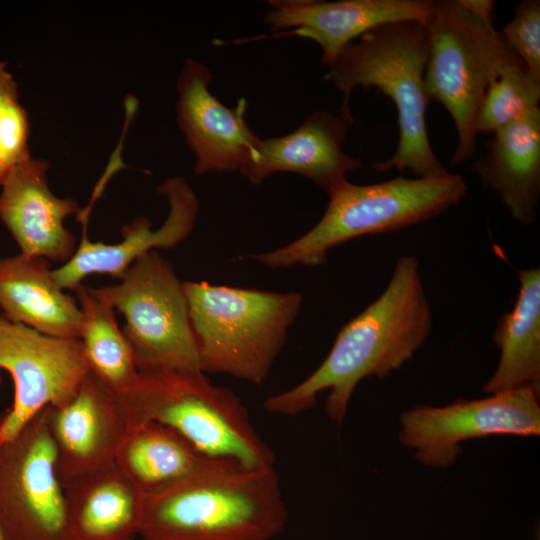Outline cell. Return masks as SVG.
Instances as JSON below:
<instances>
[{"instance_id":"1","label":"cell","mask_w":540,"mask_h":540,"mask_svg":"<svg viewBox=\"0 0 540 540\" xmlns=\"http://www.w3.org/2000/svg\"><path fill=\"white\" fill-rule=\"evenodd\" d=\"M432 331V313L419 261L400 257L382 293L339 331L328 355L303 381L268 397L264 408L297 415L313 407L327 390L328 416L341 423L360 381L383 378L399 369L424 345Z\"/></svg>"},{"instance_id":"2","label":"cell","mask_w":540,"mask_h":540,"mask_svg":"<svg viewBox=\"0 0 540 540\" xmlns=\"http://www.w3.org/2000/svg\"><path fill=\"white\" fill-rule=\"evenodd\" d=\"M429 55L425 22L402 20L374 28L345 46L329 62L325 78L343 94L340 117L349 125L352 91L374 87L387 96L397 110L399 128L395 152L375 162L379 172L409 170L418 178L446 174L429 141L426 109L429 103L424 75Z\"/></svg>"},{"instance_id":"3","label":"cell","mask_w":540,"mask_h":540,"mask_svg":"<svg viewBox=\"0 0 540 540\" xmlns=\"http://www.w3.org/2000/svg\"><path fill=\"white\" fill-rule=\"evenodd\" d=\"M288 512L273 466L231 465L145 494L144 540H270Z\"/></svg>"},{"instance_id":"4","label":"cell","mask_w":540,"mask_h":540,"mask_svg":"<svg viewBox=\"0 0 540 540\" xmlns=\"http://www.w3.org/2000/svg\"><path fill=\"white\" fill-rule=\"evenodd\" d=\"M183 288L201 371L263 383L300 313L302 295L205 281H185Z\"/></svg>"},{"instance_id":"5","label":"cell","mask_w":540,"mask_h":540,"mask_svg":"<svg viewBox=\"0 0 540 540\" xmlns=\"http://www.w3.org/2000/svg\"><path fill=\"white\" fill-rule=\"evenodd\" d=\"M117 400L126 430L155 421L210 457L246 468L274 465V454L241 399L231 389L213 385L202 371L139 373Z\"/></svg>"},{"instance_id":"6","label":"cell","mask_w":540,"mask_h":540,"mask_svg":"<svg viewBox=\"0 0 540 540\" xmlns=\"http://www.w3.org/2000/svg\"><path fill=\"white\" fill-rule=\"evenodd\" d=\"M467 191L464 178L449 172L433 178L396 177L369 185L348 181L328 195L323 216L309 231L276 250L249 258L272 269L322 265L334 247L437 217L460 204Z\"/></svg>"},{"instance_id":"7","label":"cell","mask_w":540,"mask_h":540,"mask_svg":"<svg viewBox=\"0 0 540 540\" xmlns=\"http://www.w3.org/2000/svg\"><path fill=\"white\" fill-rule=\"evenodd\" d=\"M425 23L429 34L425 92L454 122L457 145L449 167H456L476 151L475 121L489 84L520 59L492 24L473 16L457 0H434Z\"/></svg>"},{"instance_id":"8","label":"cell","mask_w":540,"mask_h":540,"mask_svg":"<svg viewBox=\"0 0 540 540\" xmlns=\"http://www.w3.org/2000/svg\"><path fill=\"white\" fill-rule=\"evenodd\" d=\"M91 290L123 315L139 373L201 371L183 282L155 250L137 259L118 284Z\"/></svg>"},{"instance_id":"9","label":"cell","mask_w":540,"mask_h":540,"mask_svg":"<svg viewBox=\"0 0 540 540\" xmlns=\"http://www.w3.org/2000/svg\"><path fill=\"white\" fill-rule=\"evenodd\" d=\"M48 408L0 444V521L11 540H73Z\"/></svg>"},{"instance_id":"10","label":"cell","mask_w":540,"mask_h":540,"mask_svg":"<svg viewBox=\"0 0 540 540\" xmlns=\"http://www.w3.org/2000/svg\"><path fill=\"white\" fill-rule=\"evenodd\" d=\"M539 433V388L524 385L483 399L409 409L400 416L399 440L422 464L448 467L469 439Z\"/></svg>"},{"instance_id":"11","label":"cell","mask_w":540,"mask_h":540,"mask_svg":"<svg viewBox=\"0 0 540 540\" xmlns=\"http://www.w3.org/2000/svg\"><path fill=\"white\" fill-rule=\"evenodd\" d=\"M0 368L14 384L13 403L0 416V444L11 440L45 408L69 400L89 372L79 339L48 336L3 315Z\"/></svg>"},{"instance_id":"12","label":"cell","mask_w":540,"mask_h":540,"mask_svg":"<svg viewBox=\"0 0 540 540\" xmlns=\"http://www.w3.org/2000/svg\"><path fill=\"white\" fill-rule=\"evenodd\" d=\"M211 73L193 59L185 60L177 81V122L196 161L194 172H240L248 166L260 138L250 129L241 99L222 104L209 90Z\"/></svg>"},{"instance_id":"13","label":"cell","mask_w":540,"mask_h":540,"mask_svg":"<svg viewBox=\"0 0 540 540\" xmlns=\"http://www.w3.org/2000/svg\"><path fill=\"white\" fill-rule=\"evenodd\" d=\"M47 426L63 485L114 462L126 434L117 395L90 370L69 400L48 408Z\"/></svg>"},{"instance_id":"14","label":"cell","mask_w":540,"mask_h":540,"mask_svg":"<svg viewBox=\"0 0 540 540\" xmlns=\"http://www.w3.org/2000/svg\"><path fill=\"white\" fill-rule=\"evenodd\" d=\"M49 163L25 155L0 183V220L20 253L65 263L76 251L77 240L64 220L79 215L72 198H59L48 186Z\"/></svg>"},{"instance_id":"15","label":"cell","mask_w":540,"mask_h":540,"mask_svg":"<svg viewBox=\"0 0 540 540\" xmlns=\"http://www.w3.org/2000/svg\"><path fill=\"white\" fill-rule=\"evenodd\" d=\"M157 190L168 198L170 206L161 227L153 230L148 218L139 217L122 227V240L115 244L93 242L84 230L73 256L53 269L58 286L75 290L91 274H107L120 280L140 257L155 249L173 248L187 238L198 213L195 192L183 177L167 179Z\"/></svg>"},{"instance_id":"16","label":"cell","mask_w":540,"mask_h":540,"mask_svg":"<svg viewBox=\"0 0 540 540\" xmlns=\"http://www.w3.org/2000/svg\"><path fill=\"white\" fill-rule=\"evenodd\" d=\"M434 0L270 1L264 21L277 36H298L317 43L327 65L348 44L368 31L402 20L425 22Z\"/></svg>"},{"instance_id":"17","label":"cell","mask_w":540,"mask_h":540,"mask_svg":"<svg viewBox=\"0 0 540 540\" xmlns=\"http://www.w3.org/2000/svg\"><path fill=\"white\" fill-rule=\"evenodd\" d=\"M348 126L340 116L315 111L296 130L260 139L241 174L252 184H260L274 173H293L314 182L329 195L348 182L349 172L363 168L359 158L342 149Z\"/></svg>"},{"instance_id":"18","label":"cell","mask_w":540,"mask_h":540,"mask_svg":"<svg viewBox=\"0 0 540 540\" xmlns=\"http://www.w3.org/2000/svg\"><path fill=\"white\" fill-rule=\"evenodd\" d=\"M471 170L517 223L529 226L540 198V108L491 134Z\"/></svg>"},{"instance_id":"19","label":"cell","mask_w":540,"mask_h":540,"mask_svg":"<svg viewBox=\"0 0 540 540\" xmlns=\"http://www.w3.org/2000/svg\"><path fill=\"white\" fill-rule=\"evenodd\" d=\"M63 486L73 540H133L139 535L145 494L115 461Z\"/></svg>"},{"instance_id":"20","label":"cell","mask_w":540,"mask_h":540,"mask_svg":"<svg viewBox=\"0 0 540 540\" xmlns=\"http://www.w3.org/2000/svg\"><path fill=\"white\" fill-rule=\"evenodd\" d=\"M50 261L17 254L0 259V308L13 323L42 334L79 339L82 315L75 298L53 278Z\"/></svg>"},{"instance_id":"21","label":"cell","mask_w":540,"mask_h":540,"mask_svg":"<svg viewBox=\"0 0 540 540\" xmlns=\"http://www.w3.org/2000/svg\"><path fill=\"white\" fill-rule=\"evenodd\" d=\"M115 463L144 494L198 473L239 465L204 454L180 433L155 421L126 430Z\"/></svg>"},{"instance_id":"22","label":"cell","mask_w":540,"mask_h":540,"mask_svg":"<svg viewBox=\"0 0 540 540\" xmlns=\"http://www.w3.org/2000/svg\"><path fill=\"white\" fill-rule=\"evenodd\" d=\"M519 290L511 311L497 321L493 341L500 349L498 365L483 387L489 394L540 381V269L518 271Z\"/></svg>"},{"instance_id":"23","label":"cell","mask_w":540,"mask_h":540,"mask_svg":"<svg viewBox=\"0 0 540 540\" xmlns=\"http://www.w3.org/2000/svg\"><path fill=\"white\" fill-rule=\"evenodd\" d=\"M74 291L82 315L79 340L89 370L113 393L121 395L134 385L139 371L115 310L83 284Z\"/></svg>"},{"instance_id":"24","label":"cell","mask_w":540,"mask_h":540,"mask_svg":"<svg viewBox=\"0 0 540 540\" xmlns=\"http://www.w3.org/2000/svg\"><path fill=\"white\" fill-rule=\"evenodd\" d=\"M540 79L519 60L493 80L479 108L475 130L493 134L539 107Z\"/></svg>"},{"instance_id":"25","label":"cell","mask_w":540,"mask_h":540,"mask_svg":"<svg viewBox=\"0 0 540 540\" xmlns=\"http://www.w3.org/2000/svg\"><path fill=\"white\" fill-rule=\"evenodd\" d=\"M29 124L19 102L17 85L0 62V183L28 150Z\"/></svg>"},{"instance_id":"26","label":"cell","mask_w":540,"mask_h":540,"mask_svg":"<svg viewBox=\"0 0 540 540\" xmlns=\"http://www.w3.org/2000/svg\"><path fill=\"white\" fill-rule=\"evenodd\" d=\"M498 33L504 44L540 79V1L519 2L513 18Z\"/></svg>"},{"instance_id":"27","label":"cell","mask_w":540,"mask_h":540,"mask_svg":"<svg viewBox=\"0 0 540 540\" xmlns=\"http://www.w3.org/2000/svg\"><path fill=\"white\" fill-rule=\"evenodd\" d=\"M458 4L476 18L492 24V15L495 6L493 0H457Z\"/></svg>"},{"instance_id":"28","label":"cell","mask_w":540,"mask_h":540,"mask_svg":"<svg viewBox=\"0 0 540 540\" xmlns=\"http://www.w3.org/2000/svg\"><path fill=\"white\" fill-rule=\"evenodd\" d=\"M0 540H11L0 521Z\"/></svg>"},{"instance_id":"29","label":"cell","mask_w":540,"mask_h":540,"mask_svg":"<svg viewBox=\"0 0 540 540\" xmlns=\"http://www.w3.org/2000/svg\"><path fill=\"white\" fill-rule=\"evenodd\" d=\"M1 380H2V379H1V375H0V384H1Z\"/></svg>"}]
</instances>
